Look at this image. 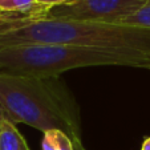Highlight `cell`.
<instances>
[{
  "label": "cell",
  "instance_id": "12",
  "mask_svg": "<svg viewBox=\"0 0 150 150\" xmlns=\"http://www.w3.org/2000/svg\"><path fill=\"white\" fill-rule=\"evenodd\" d=\"M4 16V11H3V9H1V8H0V19H1V17H3Z\"/></svg>",
  "mask_w": 150,
  "mask_h": 150
},
{
  "label": "cell",
  "instance_id": "3",
  "mask_svg": "<svg viewBox=\"0 0 150 150\" xmlns=\"http://www.w3.org/2000/svg\"><path fill=\"white\" fill-rule=\"evenodd\" d=\"M100 65L134 67L150 71V53L76 44L0 45V73L54 77L71 69Z\"/></svg>",
  "mask_w": 150,
  "mask_h": 150
},
{
  "label": "cell",
  "instance_id": "1",
  "mask_svg": "<svg viewBox=\"0 0 150 150\" xmlns=\"http://www.w3.org/2000/svg\"><path fill=\"white\" fill-rule=\"evenodd\" d=\"M13 44H76L150 53V29L114 23L32 19L4 13L0 19V45Z\"/></svg>",
  "mask_w": 150,
  "mask_h": 150
},
{
  "label": "cell",
  "instance_id": "8",
  "mask_svg": "<svg viewBox=\"0 0 150 150\" xmlns=\"http://www.w3.org/2000/svg\"><path fill=\"white\" fill-rule=\"evenodd\" d=\"M69 1H71V0H36V4H37V7L47 15L52 8L64 6V4L69 3Z\"/></svg>",
  "mask_w": 150,
  "mask_h": 150
},
{
  "label": "cell",
  "instance_id": "11",
  "mask_svg": "<svg viewBox=\"0 0 150 150\" xmlns=\"http://www.w3.org/2000/svg\"><path fill=\"white\" fill-rule=\"evenodd\" d=\"M4 118H7V117H6V114H4L3 109L0 108V122H1V120H4Z\"/></svg>",
  "mask_w": 150,
  "mask_h": 150
},
{
  "label": "cell",
  "instance_id": "4",
  "mask_svg": "<svg viewBox=\"0 0 150 150\" xmlns=\"http://www.w3.org/2000/svg\"><path fill=\"white\" fill-rule=\"evenodd\" d=\"M147 0H71L52 8L44 17L72 21L117 24L125 16L139 9Z\"/></svg>",
  "mask_w": 150,
  "mask_h": 150
},
{
  "label": "cell",
  "instance_id": "5",
  "mask_svg": "<svg viewBox=\"0 0 150 150\" xmlns=\"http://www.w3.org/2000/svg\"><path fill=\"white\" fill-rule=\"evenodd\" d=\"M0 150H29L25 138L8 118L0 122Z\"/></svg>",
  "mask_w": 150,
  "mask_h": 150
},
{
  "label": "cell",
  "instance_id": "7",
  "mask_svg": "<svg viewBox=\"0 0 150 150\" xmlns=\"http://www.w3.org/2000/svg\"><path fill=\"white\" fill-rule=\"evenodd\" d=\"M117 24H124V25H133V27H141V28L150 29V0H147L146 3L133 12L129 16H125L121 19Z\"/></svg>",
  "mask_w": 150,
  "mask_h": 150
},
{
  "label": "cell",
  "instance_id": "10",
  "mask_svg": "<svg viewBox=\"0 0 150 150\" xmlns=\"http://www.w3.org/2000/svg\"><path fill=\"white\" fill-rule=\"evenodd\" d=\"M141 150H150V137H146V138H145V141L142 142Z\"/></svg>",
  "mask_w": 150,
  "mask_h": 150
},
{
  "label": "cell",
  "instance_id": "6",
  "mask_svg": "<svg viewBox=\"0 0 150 150\" xmlns=\"http://www.w3.org/2000/svg\"><path fill=\"white\" fill-rule=\"evenodd\" d=\"M42 150H74L72 138L60 129H51L42 133Z\"/></svg>",
  "mask_w": 150,
  "mask_h": 150
},
{
  "label": "cell",
  "instance_id": "2",
  "mask_svg": "<svg viewBox=\"0 0 150 150\" xmlns=\"http://www.w3.org/2000/svg\"><path fill=\"white\" fill-rule=\"evenodd\" d=\"M0 108L11 122L40 132L60 129L80 136V113L60 76L39 77L0 73Z\"/></svg>",
  "mask_w": 150,
  "mask_h": 150
},
{
  "label": "cell",
  "instance_id": "9",
  "mask_svg": "<svg viewBox=\"0 0 150 150\" xmlns=\"http://www.w3.org/2000/svg\"><path fill=\"white\" fill-rule=\"evenodd\" d=\"M72 141H73V147H74V150H86V149H85V146H84V144H82L81 137H80V136L72 137Z\"/></svg>",
  "mask_w": 150,
  "mask_h": 150
}]
</instances>
